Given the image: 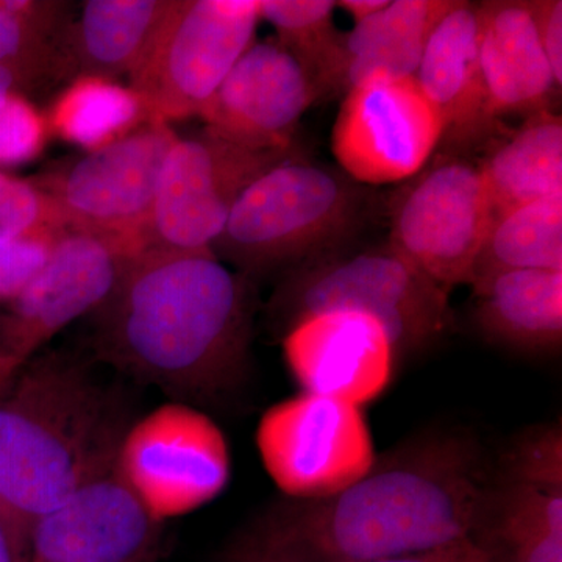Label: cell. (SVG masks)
I'll return each instance as SVG.
<instances>
[{
  "label": "cell",
  "mask_w": 562,
  "mask_h": 562,
  "mask_svg": "<svg viewBox=\"0 0 562 562\" xmlns=\"http://www.w3.org/2000/svg\"><path fill=\"white\" fill-rule=\"evenodd\" d=\"M494 483L469 432L414 435L350 486L271 503L243 525L220 562H362L475 538Z\"/></svg>",
  "instance_id": "obj_1"
},
{
  "label": "cell",
  "mask_w": 562,
  "mask_h": 562,
  "mask_svg": "<svg viewBox=\"0 0 562 562\" xmlns=\"http://www.w3.org/2000/svg\"><path fill=\"white\" fill-rule=\"evenodd\" d=\"M255 310V281L213 254L143 250L92 313V347L181 403H213L249 375Z\"/></svg>",
  "instance_id": "obj_2"
},
{
  "label": "cell",
  "mask_w": 562,
  "mask_h": 562,
  "mask_svg": "<svg viewBox=\"0 0 562 562\" xmlns=\"http://www.w3.org/2000/svg\"><path fill=\"white\" fill-rule=\"evenodd\" d=\"M124 432L109 392L72 358L36 361L0 402V514L14 539L114 460Z\"/></svg>",
  "instance_id": "obj_3"
},
{
  "label": "cell",
  "mask_w": 562,
  "mask_h": 562,
  "mask_svg": "<svg viewBox=\"0 0 562 562\" xmlns=\"http://www.w3.org/2000/svg\"><path fill=\"white\" fill-rule=\"evenodd\" d=\"M368 213V192L357 181L301 154L243 192L211 250L251 281L286 276L346 249Z\"/></svg>",
  "instance_id": "obj_4"
},
{
  "label": "cell",
  "mask_w": 562,
  "mask_h": 562,
  "mask_svg": "<svg viewBox=\"0 0 562 562\" xmlns=\"http://www.w3.org/2000/svg\"><path fill=\"white\" fill-rule=\"evenodd\" d=\"M360 312L386 328L398 357L442 341L453 325L449 292L428 279L390 243L349 247L288 272L269 303L281 333L319 312Z\"/></svg>",
  "instance_id": "obj_5"
},
{
  "label": "cell",
  "mask_w": 562,
  "mask_h": 562,
  "mask_svg": "<svg viewBox=\"0 0 562 562\" xmlns=\"http://www.w3.org/2000/svg\"><path fill=\"white\" fill-rule=\"evenodd\" d=\"M258 0H173L128 87L151 120L201 117L260 24Z\"/></svg>",
  "instance_id": "obj_6"
},
{
  "label": "cell",
  "mask_w": 562,
  "mask_h": 562,
  "mask_svg": "<svg viewBox=\"0 0 562 562\" xmlns=\"http://www.w3.org/2000/svg\"><path fill=\"white\" fill-rule=\"evenodd\" d=\"M301 154L299 146L246 149L205 128L187 138L179 136L162 166L140 251L213 254L211 246L243 192L262 173Z\"/></svg>",
  "instance_id": "obj_7"
},
{
  "label": "cell",
  "mask_w": 562,
  "mask_h": 562,
  "mask_svg": "<svg viewBox=\"0 0 562 562\" xmlns=\"http://www.w3.org/2000/svg\"><path fill=\"white\" fill-rule=\"evenodd\" d=\"M494 211L479 158L449 151L395 195L390 244L447 292L471 284Z\"/></svg>",
  "instance_id": "obj_8"
},
{
  "label": "cell",
  "mask_w": 562,
  "mask_h": 562,
  "mask_svg": "<svg viewBox=\"0 0 562 562\" xmlns=\"http://www.w3.org/2000/svg\"><path fill=\"white\" fill-rule=\"evenodd\" d=\"M177 139L171 124L150 121L116 143L52 166L35 183L57 203L68 231L140 251L162 166Z\"/></svg>",
  "instance_id": "obj_9"
},
{
  "label": "cell",
  "mask_w": 562,
  "mask_h": 562,
  "mask_svg": "<svg viewBox=\"0 0 562 562\" xmlns=\"http://www.w3.org/2000/svg\"><path fill=\"white\" fill-rule=\"evenodd\" d=\"M117 471L155 519L202 508L231 482L227 439L216 422L187 403H166L122 436Z\"/></svg>",
  "instance_id": "obj_10"
},
{
  "label": "cell",
  "mask_w": 562,
  "mask_h": 562,
  "mask_svg": "<svg viewBox=\"0 0 562 562\" xmlns=\"http://www.w3.org/2000/svg\"><path fill=\"white\" fill-rule=\"evenodd\" d=\"M257 449L288 498H322L362 479L376 454L361 406L301 392L262 414Z\"/></svg>",
  "instance_id": "obj_11"
},
{
  "label": "cell",
  "mask_w": 562,
  "mask_h": 562,
  "mask_svg": "<svg viewBox=\"0 0 562 562\" xmlns=\"http://www.w3.org/2000/svg\"><path fill=\"white\" fill-rule=\"evenodd\" d=\"M443 124L414 77H372L346 92L331 150L357 183L413 179L441 146Z\"/></svg>",
  "instance_id": "obj_12"
},
{
  "label": "cell",
  "mask_w": 562,
  "mask_h": 562,
  "mask_svg": "<svg viewBox=\"0 0 562 562\" xmlns=\"http://www.w3.org/2000/svg\"><path fill=\"white\" fill-rule=\"evenodd\" d=\"M136 254L135 247L117 239L66 232L43 271L13 299L3 333L0 380L74 321L94 313Z\"/></svg>",
  "instance_id": "obj_13"
},
{
  "label": "cell",
  "mask_w": 562,
  "mask_h": 562,
  "mask_svg": "<svg viewBox=\"0 0 562 562\" xmlns=\"http://www.w3.org/2000/svg\"><path fill=\"white\" fill-rule=\"evenodd\" d=\"M160 524L124 482L114 458L36 520L25 541L31 562H144Z\"/></svg>",
  "instance_id": "obj_14"
},
{
  "label": "cell",
  "mask_w": 562,
  "mask_h": 562,
  "mask_svg": "<svg viewBox=\"0 0 562 562\" xmlns=\"http://www.w3.org/2000/svg\"><path fill=\"white\" fill-rule=\"evenodd\" d=\"M316 88L276 36L255 41L201 114L205 131L251 150L297 146L295 131Z\"/></svg>",
  "instance_id": "obj_15"
},
{
  "label": "cell",
  "mask_w": 562,
  "mask_h": 562,
  "mask_svg": "<svg viewBox=\"0 0 562 562\" xmlns=\"http://www.w3.org/2000/svg\"><path fill=\"white\" fill-rule=\"evenodd\" d=\"M284 362L303 392L366 405L390 387L398 353L386 328L360 312H319L281 333Z\"/></svg>",
  "instance_id": "obj_16"
},
{
  "label": "cell",
  "mask_w": 562,
  "mask_h": 562,
  "mask_svg": "<svg viewBox=\"0 0 562 562\" xmlns=\"http://www.w3.org/2000/svg\"><path fill=\"white\" fill-rule=\"evenodd\" d=\"M479 3L454 0L427 41L417 85L441 116L450 151L482 150L501 133V121L487 110L479 54Z\"/></svg>",
  "instance_id": "obj_17"
},
{
  "label": "cell",
  "mask_w": 562,
  "mask_h": 562,
  "mask_svg": "<svg viewBox=\"0 0 562 562\" xmlns=\"http://www.w3.org/2000/svg\"><path fill=\"white\" fill-rule=\"evenodd\" d=\"M479 54L487 110L495 121L552 110L560 88L543 54L528 0L479 3Z\"/></svg>",
  "instance_id": "obj_18"
},
{
  "label": "cell",
  "mask_w": 562,
  "mask_h": 562,
  "mask_svg": "<svg viewBox=\"0 0 562 562\" xmlns=\"http://www.w3.org/2000/svg\"><path fill=\"white\" fill-rule=\"evenodd\" d=\"M173 0H88L69 13L55 52V85L131 76Z\"/></svg>",
  "instance_id": "obj_19"
},
{
  "label": "cell",
  "mask_w": 562,
  "mask_h": 562,
  "mask_svg": "<svg viewBox=\"0 0 562 562\" xmlns=\"http://www.w3.org/2000/svg\"><path fill=\"white\" fill-rule=\"evenodd\" d=\"M471 286L484 338L525 353L560 349L562 271L503 272Z\"/></svg>",
  "instance_id": "obj_20"
},
{
  "label": "cell",
  "mask_w": 562,
  "mask_h": 562,
  "mask_svg": "<svg viewBox=\"0 0 562 562\" xmlns=\"http://www.w3.org/2000/svg\"><path fill=\"white\" fill-rule=\"evenodd\" d=\"M482 150L479 162L494 216L562 194V120L554 109L530 114Z\"/></svg>",
  "instance_id": "obj_21"
},
{
  "label": "cell",
  "mask_w": 562,
  "mask_h": 562,
  "mask_svg": "<svg viewBox=\"0 0 562 562\" xmlns=\"http://www.w3.org/2000/svg\"><path fill=\"white\" fill-rule=\"evenodd\" d=\"M454 0H390L342 38V94L372 77L416 76L422 54Z\"/></svg>",
  "instance_id": "obj_22"
},
{
  "label": "cell",
  "mask_w": 562,
  "mask_h": 562,
  "mask_svg": "<svg viewBox=\"0 0 562 562\" xmlns=\"http://www.w3.org/2000/svg\"><path fill=\"white\" fill-rule=\"evenodd\" d=\"M46 117L50 135L85 151L116 143L154 121L128 85L101 77L69 81L55 95Z\"/></svg>",
  "instance_id": "obj_23"
},
{
  "label": "cell",
  "mask_w": 562,
  "mask_h": 562,
  "mask_svg": "<svg viewBox=\"0 0 562 562\" xmlns=\"http://www.w3.org/2000/svg\"><path fill=\"white\" fill-rule=\"evenodd\" d=\"M514 271H562V194L492 217L471 284Z\"/></svg>",
  "instance_id": "obj_24"
},
{
  "label": "cell",
  "mask_w": 562,
  "mask_h": 562,
  "mask_svg": "<svg viewBox=\"0 0 562 562\" xmlns=\"http://www.w3.org/2000/svg\"><path fill=\"white\" fill-rule=\"evenodd\" d=\"M260 18L305 70L317 98L342 94V38L333 0H258Z\"/></svg>",
  "instance_id": "obj_25"
},
{
  "label": "cell",
  "mask_w": 562,
  "mask_h": 562,
  "mask_svg": "<svg viewBox=\"0 0 562 562\" xmlns=\"http://www.w3.org/2000/svg\"><path fill=\"white\" fill-rule=\"evenodd\" d=\"M54 29L31 2H0V94L52 87Z\"/></svg>",
  "instance_id": "obj_26"
},
{
  "label": "cell",
  "mask_w": 562,
  "mask_h": 562,
  "mask_svg": "<svg viewBox=\"0 0 562 562\" xmlns=\"http://www.w3.org/2000/svg\"><path fill=\"white\" fill-rule=\"evenodd\" d=\"M66 231L57 203L35 181L0 172V243Z\"/></svg>",
  "instance_id": "obj_27"
},
{
  "label": "cell",
  "mask_w": 562,
  "mask_h": 562,
  "mask_svg": "<svg viewBox=\"0 0 562 562\" xmlns=\"http://www.w3.org/2000/svg\"><path fill=\"white\" fill-rule=\"evenodd\" d=\"M50 136L46 113L27 95L0 94V166H20L35 160Z\"/></svg>",
  "instance_id": "obj_28"
},
{
  "label": "cell",
  "mask_w": 562,
  "mask_h": 562,
  "mask_svg": "<svg viewBox=\"0 0 562 562\" xmlns=\"http://www.w3.org/2000/svg\"><path fill=\"white\" fill-rule=\"evenodd\" d=\"M501 475L562 487V430L560 422L525 432L503 460Z\"/></svg>",
  "instance_id": "obj_29"
},
{
  "label": "cell",
  "mask_w": 562,
  "mask_h": 562,
  "mask_svg": "<svg viewBox=\"0 0 562 562\" xmlns=\"http://www.w3.org/2000/svg\"><path fill=\"white\" fill-rule=\"evenodd\" d=\"M66 232L41 233L0 243V299L13 301L32 283Z\"/></svg>",
  "instance_id": "obj_30"
},
{
  "label": "cell",
  "mask_w": 562,
  "mask_h": 562,
  "mask_svg": "<svg viewBox=\"0 0 562 562\" xmlns=\"http://www.w3.org/2000/svg\"><path fill=\"white\" fill-rule=\"evenodd\" d=\"M536 33L554 83L562 87V2L561 0H528Z\"/></svg>",
  "instance_id": "obj_31"
},
{
  "label": "cell",
  "mask_w": 562,
  "mask_h": 562,
  "mask_svg": "<svg viewBox=\"0 0 562 562\" xmlns=\"http://www.w3.org/2000/svg\"><path fill=\"white\" fill-rule=\"evenodd\" d=\"M362 562H491L487 553L475 539L431 550V552L408 554V557L386 558V560H373Z\"/></svg>",
  "instance_id": "obj_32"
},
{
  "label": "cell",
  "mask_w": 562,
  "mask_h": 562,
  "mask_svg": "<svg viewBox=\"0 0 562 562\" xmlns=\"http://www.w3.org/2000/svg\"><path fill=\"white\" fill-rule=\"evenodd\" d=\"M390 0H341L336 2V9L346 10L355 22H361L382 11Z\"/></svg>",
  "instance_id": "obj_33"
},
{
  "label": "cell",
  "mask_w": 562,
  "mask_h": 562,
  "mask_svg": "<svg viewBox=\"0 0 562 562\" xmlns=\"http://www.w3.org/2000/svg\"><path fill=\"white\" fill-rule=\"evenodd\" d=\"M13 532H11L9 524L3 519L0 514V562H20L16 557V549H14Z\"/></svg>",
  "instance_id": "obj_34"
}]
</instances>
